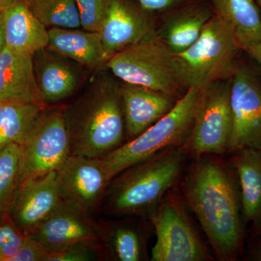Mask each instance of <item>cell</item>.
Returning <instances> with one entry per match:
<instances>
[{
	"instance_id": "5bb4252c",
	"label": "cell",
	"mask_w": 261,
	"mask_h": 261,
	"mask_svg": "<svg viewBox=\"0 0 261 261\" xmlns=\"http://www.w3.org/2000/svg\"><path fill=\"white\" fill-rule=\"evenodd\" d=\"M64 202L53 171L23 184L10 215L27 236H32Z\"/></svg>"
},
{
	"instance_id": "4dcf8cb0",
	"label": "cell",
	"mask_w": 261,
	"mask_h": 261,
	"mask_svg": "<svg viewBox=\"0 0 261 261\" xmlns=\"http://www.w3.org/2000/svg\"><path fill=\"white\" fill-rule=\"evenodd\" d=\"M141 8L147 12L165 11L187 3V0H137Z\"/></svg>"
},
{
	"instance_id": "d4e9b609",
	"label": "cell",
	"mask_w": 261,
	"mask_h": 261,
	"mask_svg": "<svg viewBox=\"0 0 261 261\" xmlns=\"http://www.w3.org/2000/svg\"><path fill=\"white\" fill-rule=\"evenodd\" d=\"M36 18L47 29H82L75 0H25Z\"/></svg>"
},
{
	"instance_id": "52a82bcc",
	"label": "cell",
	"mask_w": 261,
	"mask_h": 261,
	"mask_svg": "<svg viewBox=\"0 0 261 261\" xmlns=\"http://www.w3.org/2000/svg\"><path fill=\"white\" fill-rule=\"evenodd\" d=\"M106 68L122 82L137 84L179 99L188 90L178 76L175 55L158 37H147L113 55Z\"/></svg>"
},
{
	"instance_id": "836d02e7",
	"label": "cell",
	"mask_w": 261,
	"mask_h": 261,
	"mask_svg": "<svg viewBox=\"0 0 261 261\" xmlns=\"http://www.w3.org/2000/svg\"><path fill=\"white\" fill-rule=\"evenodd\" d=\"M5 47H6V39H5L4 25L0 16V53L5 49Z\"/></svg>"
},
{
	"instance_id": "e575fe53",
	"label": "cell",
	"mask_w": 261,
	"mask_h": 261,
	"mask_svg": "<svg viewBox=\"0 0 261 261\" xmlns=\"http://www.w3.org/2000/svg\"><path fill=\"white\" fill-rule=\"evenodd\" d=\"M257 3H258L259 7H260L261 10V0H257Z\"/></svg>"
},
{
	"instance_id": "7c38bea8",
	"label": "cell",
	"mask_w": 261,
	"mask_h": 261,
	"mask_svg": "<svg viewBox=\"0 0 261 261\" xmlns=\"http://www.w3.org/2000/svg\"><path fill=\"white\" fill-rule=\"evenodd\" d=\"M97 221L102 259L113 261L150 260L148 245L154 234L150 220L136 216Z\"/></svg>"
},
{
	"instance_id": "30bf717a",
	"label": "cell",
	"mask_w": 261,
	"mask_h": 261,
	"mask_svg": "<svg viewBox=\"0 0 261 261\" xmlns=\"http://www.w3.org/2000/svg\"><path fill=\"white\" fill-rule=\"evenodd\" d=\"M232 128L228 155L239 149L261 150V73L257 65L240 61L231 77Z\"/></svg>"
},
{
	"instance_id": "277c9868",
	"label": "cell",
	"mask_w": 261,
	"mask_h": 261,
	"mask_svg": "<svg viewBox=\"0 0 261 261\" xmlns=\"http://www.w3.org/2000/svg\"><path fill=\"white\" fill-rule=\"evenodd\" d=\"M242 51L232 31L215 14L190 47L174 54L178 76L187 89L228 80L238 68Z\"/></svg>"
},
{
	"instance_id": "ba28073f",
	"label": "cell",
	"mask_w": 261,
	"mask_h": 261,
	"mask_svg": "<svg viewBox=\"0 0 261 261\" xmlns=\"http://www.w3.org/2000/svg\"><path fill=\"white\" fill-rule=\"evenodd\" d=\"M20 147V188L25 182L56 171L71 154L65 108L46 106Z\"/></svg>"
},
{
	"instance_id": "603a6c76",
	"label": "cell",
	"mask_w": 261,
	"mask_h": 261,
	"mask_svg": "<svg viewBox=\"0 0 261 261\" xmlns=\"http://www.w3.org/2000/svg\"><path fill=\"white\" fill-rule=\"evenodd\" d=\"M245 53L261 42V10L255 0H211Z\"/></svg>"
},
{
	"instance_id": "5b68a950",
	"label": "cell",
	"mask_w": 261,
	"mask_h": 261,
	"mask_svg": "<svg viewBox=\"0 0 261 261\" xmlns=\"http://www.w3.org/2000/svg\"><path fill=\"white\" fill-rule=\"evenodd\" d=\"M202 89H190L166 116L132 140L101 158L111 179L165 149L182 147L191 133Z\"/></svg>"
},
{
	"instance_id": "7a4b0ae2",
	"label": "cell",
	"mask_w": 261,
	"mask_h": 261,
	"mask_svg": "<svg viewBox=\"0 0 261 261\" xmlns=\"http://www.w3.org/2000/svg\"><path fill=\"white\" fill-rule=\"evenodd\" d=\"M97 71L80 97L65 107L71 154L102 158L126 142L121 84L112 73Z\"/></svg>"
},
{
	"instance_id": "3957f363",
	"label": "cell",
	"mask_w": 261,
	"mask_h": 261,
	"mask_svg": "<svg viewBox=\"0 0 261 261\" xmlns=\"http://www.w3.org/2000/svg\"><path fill=\"white\" fill-rule=\"evenodd\" d=\"M189 159L175 147L126 168L110 181L99 213L150 219L166 192L179 183Z\"/></svg>"
},
{
	"instance_id": "4fadbf2b",
	"label": "cell",
	"mask_w": 261,
	"mask_h": 261,
	"mask_svg": "<svg viewBox=\"0 0 261 261\" xmlns=\"http://www.w3.org/2000/svg\"><path fill=\"white\" fill-rule=\"evenodd\" d=\"M32 237L49 252L80 243L99 242L97 220L80 206L65 200Z\"/></svg>"
},
{
	"instance_id": "f546056e",
	"label": "cell",
	"mask_w": 261,
	"mask_h": 261,
	"mask_svg": "<svg viewBox=\"0 0 261 261\" xmlns=\"http://www.w3.org/2000/svg\"><path fill=\"white\" fill-rule=\"evenodd\" d=\"M49 250L32 236H27L12 261H47Z\"/></svg>"
},
{
	"instance_id": "8fae6325",
	"label": "cell",
	"mask_w": 261,
	"mask_h": 261,
	"mask_svg": "<svg viewBox=\"0 0 261 261\" xmlns=\"http://www.w3.org/2000/svg\"><path fill=\"white\" fill-rule=\"evenodd\" d=\"M56 172L63 200L92 216L99 212L111 180L101 158L70 154Z\"/></svg>"
},
{
	"instance_id": "7402d4cb",
	"label": "cell",
	"mask_w": 261,
	"mask_h": 261,
	"mask_svg": "<svg viewBox=\"0 0 261 261\" xmlns=\"http://www.w3.org/2000/svg\"><path fill=\"white\" fill-rule=\"evenodd\" d=\"M47 47L89 69L106 67L108 56L99 32L83 29H48Z\"/></svg>"
},
{
	"instance_id": "9a60e30c",
	"label": "cell",
	"mask_w": 261,
	"mask_h": 261,
	"mask_svg": "<svg viewBox=\"0 0 261 261\" xmlns=\"http://www.w3.org/2000/svg\"><path fill=\"white\" fill-rule=\"evenodd\" d=\"M33 63L39 95L47 106L71 97L83 80L80 64L48 47L33 55Z\"/></svg>"
},
{
	"instance_id": "484cf974",
	"label": "cell",
	"mask_w": 261,
	"mask_h": 261,
	"mask_svg": "<svg viewBox=\"0 0 261 261\" xmlns=\"http://www.w3.org/2000/svg\"><path fill=\"white\" fill-rule=\"evenodd\" d=\"M20 147L13 144L0 150V217L10 214L20 190Z\"/></svg>"
},
{
	"instance_id": "ac0fdd59",
	"label": "cell",
	"mask_w": 261,
	"mask_h": 261,
	"mask_svg": "<svg viewBox=\"0 0 261 261\" xmlns=\"http://www.w3.org/2000/svg\"><path fill=\"white\" fill-rule=\"evenodd\" d=\"M0 16L4 25L6 47L33 55L49 44V32L25 0H0Z\"/></svg>"
},
{
	"instance_id": "6da1fadb",
	"label": "cell",
	"mask_w": 261,
	"mask_h": 261,
	"mask_svg": "<svg viewBox=\"0 0 261 261\" xmlns=\"http://www.w3.org/2000/svg\"><path fill=\"white\" fill-rule=\"evenodd\" d=\"M190 160L178 183L184 198L216 260H238L245 250L247 226L236 171L228 160L217 154Z\"/></svg>"
},
{
	"instance_id": "9c48e42d",
	"label": "cell",
	"mask_w": 261,
	"mask_h": 261,
	"mask_svg": "<svg viewBox=\"0 0 261 261\" xmlns=\"http://www.w3.org/2000/svg\"><path fill=\"white\" fill-rule=\"evenodd\" d=\"M231 78L202 89L191 133L182 146L189 159L202 154H227L231 128Z\"/></svg>"
},
{
	"instance_id": "e0dca14e",
	"label": "cell",
	"mask_w": 261,
	"mask_h": 261,
	"mask_svg": "<svg viewBox=\"0 0 261 261\" xmlns=\"http://www.w3.org/2000/svg\"><path fill=\"white\" fill-rule=\"evenodd\" d=\"M121 92L127 141L135 138L166 116L178 101L159 91L126 82L121 84Z\"/></svg>"
},
{
	"instance_id": "2e32d148",
	"label": "cell",
	"mask_w": 261,
	"mask_h": 261,
	"mask_svg": "<svg viewBox=\"0 0 261 261\" xmlns=\"http://www.w3.org/2000/svg\"><path fill=\"white\" fill-rule=\"evenodd\" d=\"M146 12L128 0H111L99 31L109 59L153 32V23Z\"/></svg>"
},
{
	"instance_id": "ffe728a7",
	"label": "cell",
	"mask_w": 261,
	"mask_h": 261,
	"mask_svg": "<svg viewBox=\"0 0 261 261\" xmlns=\"http://www.w3.org/2000/svg\"><path fill=\"white\" fill-rule=\"evenodd\" d=\"M0 102H42L33 56L7 47L0 53Z\"/></svg>"
},
{
	"instance_id": "44dd1931",
	"label": "cell",
	"mask_w": 261,
	"mask_h": 261,
	"mask_svg": "<svg viewBox=\"0 0 261 261\" xmlns=\"http://www.w3.org/2000/svg\"><path fill=\"white\" fill-rule=\"evenodd\" d=\"M215 14L203 4L184 5L163 20L155 33L173 54L186 50L200 37Z\"/></svg>"
},
{
	"instance_id": "d6986e66",
	"label": "cell",
	"mask_w": 261,
	"mask_h": 261,
	"mask_svg": "<svg viewBox=\"0 0 261 261\" xmlns=\"http://www.w3.org/2000/svg\"><path fill=\"white\" fill-rule=\"evenodd\" d=\"M229 161L238 174L242 210L250 237L261 235V150L239 149L229 154Z\"/></svg>"
},
{
	"instance_id": "4316f807",
	"label": "cell",
	"mask_w": 261,
	"mask_h": 261,
	"mask_svg": "<svg viewBox=\"0 0 261 261\" xmlns=\"http://www.w3.org/2000/svg\"><path fill=\"white\" fill-rule=\"evenodd\" d=\"M27 235L13 221L10 214L0 217V261H12Z\"/></svg>"
},
{
	"instance_id": "83f0119b",
	"label": "cell",
	"mask_w": 261,
	"mask_h": 261,
	"mask_svg": "<svg viewBox=\"0 0 261 261\" xmlns=\"http://www.w3.org/2000/svg\"><path fill=\"white\" fill-rule=\"evenodd\" d=\"M110 2L111 0H75L82 29L99 32L107 14Z\"/></svg>"
},
{
	"instance_id": "cb8c5ba5",
	"label": "cell",
	"mask_w": 261,
	"mask_h": 261,
	"mask_svg": "<svg viewBox=\"0 0 261 261\" xmlns=\"http://www.w3.org/2000/svg\"><path fill=\"white\" fill-rule=\"evenodd\" d=\"M47 105L42 102H0V150L20 145Z\"/></svg>"
},
{
	"instance_id": "f1b7e54d",
	"label": "cell",
	"mask_w": 261,
	"mask_h": 261,
	"mask_svg": "<svg viewBox=\"0 0 261 261\" xmlns=\"http://www.w3.org/2000/svg\"><path fill=\"white\" fill-rule=\"evenodd\" d=\"M102 258L99 242L80 243L57 252H50L47 261H90Z\"/></svg>"
},
{
	"instance_id": "1f68e13d",
	"label": "cell",
	"mask_w": 261,
	"mask_h": 261,
	"mask_svg": "<svg viewBox=\"0 0 261 261\" xmlns=\"http://www.w3.org/2000/svg\"><path fill=\"white\" fill-rule=\"evenodd\" d=\"M246 248L247 260L261 261V235L250 237Z\"/></svg>"
},
{
	"instance_id": "8992f818",
	"label": "cell",
	"mask_w": 261,
	"mask_h": 261,
	"mask_svg": "<svg viewBox=\"0 0 261 261\" xmlns=\"http://www.w3.org/2000/svg\"><path fill=\"white\" fill-rule=\"evenodd\" d=\"M191 213L178 185L166 192L149 219L156 238L151 261L216 260Z\"/></svg>"
},
{
	"instance_id": "d6a6232c",
	"label": "cell",
	"mask_w": 261,
	"mask_h": 261,
	"mask_svg": "<svg viewBox=\"0 0 261 261\" xmlns=\"http://www.w3.org/2000/svg\"><path fill=\"white\" fill-rule=\"evenodd\" d=\"M247 55L255 62L261 73V42L246 51Z\"/></svg>"
}]
</instances>
